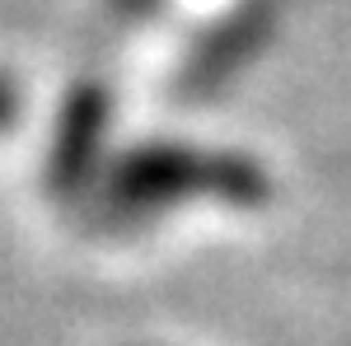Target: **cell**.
<instances>
[{
    "label": "cell",
    "instance_id": "obj_1",
    "mask_svg": "<svg viewBox=\"0 0 351 346\" xmlns=\"http://www.w3.org/2000/svg\"><path fill=\"white\" fill-rule=\"evenodd\" d=\"M104 197L112 211L127 215L173 211V206H192V201L258 211L271 201V173L243 150L155 140V145H132L112 164Z\"/></svg>",
    "mask_w": 351,
    "mask_h": 346
},
{
    "label": "cell",
    "instance_id": "obj_2",
    "mask_svg": "<svg viewBox=\"0 0 351 346\" xmlns=\"http://www.w3.org/2000/svg\"><path fill=\"white\" fill-rule=\"evenodd\" d=\"M108 94L99 84H80L71 89V99L56 117L52 136V160H47V183L56 197H75L104 155V136H108Z\"/></svg>",
    "mask_w": 351,
    "mask_h": 346
},
{
    "label": "cell",
    "instance_id": "obj_3",
    "mask_svg": "<svg viewBox=\"0 0 351 346\" xmlns=\"http://www.w3.org/2000/svg\"><path fill=\"white\" fill-rule=\"evenodd\" d=\"M19 112H24V94L14 89L10 75H0V132H10L19 122Z\"/></svg>",
    "mask_w": 351,
    "mask_h": 346
}]
</instances>
